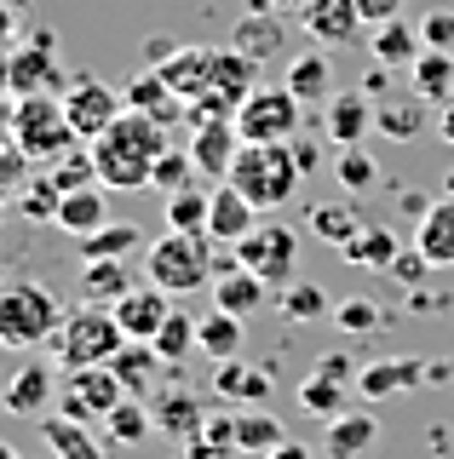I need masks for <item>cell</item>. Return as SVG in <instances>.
<instances>
[{
  "instance_id": "cell-35",
  "label": "cell",
  "mask_w": 454,
  "mask_h": 459,
  "mask_svg": "<svg viewBox=\"0 0 454 459\" xmlns=\"http://www.w3.org/2000/svg\"><path fill=\"white\" fill-rule=\"evenodd\" d=\"M351 391H357V385H345V379H328V373H305V379H300V408L310 413V420L328 425L334 413H345V408H351Z\"/></svg>"
},
{
  "instance_id": "cell-24",
  "label": "cell",
  "mask_w": 454,
  "mask_h": 459,
  "mask_svg": "<svg viewBox=\"0 0 454 459\" xmlns=\"http://www.w3.org/2000/svg\"><path fill=\"white\" fill-rule=\"evenodd\" d=\"M121 98H127V109H138V115H155V121H167V126H173L179 115H184V98L173 92V81H167L162 69H144V75H133Z\"/></svg>"
},
{
  "instance_id": "cell-32",
  "label": "cell",
  "mask_w": 454,
  "mask_h": 459,
  "mask_svg": "<svg viewBox=\"0 0 454 459\" xmlns=\"http://www.w3.org/2000/svg\"><path fill=\"white\" fill-rule=\"evenodd\" d=\"M150 408H155V425H162L167 437H179V442H190L196 430L207 425V408H202V396H190V391H167V396H155Z\"/></svg>"
},
{
  "instance_id": "cell-5",
  "label": "cell",
  "mask_w": 454,
  "mask_h": 459,
  "mask_svg": "<svg viewBox=\"0 0 454 459\" xmlns=\"http://www.w3.org/2000/svg\"><path fill=\"white\" fill-rule=\"evenodd\" d=\"M64 322V305L52 287L40 281H6L0 287V344L6 351H35L58 333Z\"/></svg>"
},
{
  "instance_id": "cell-13",
  "label": "cell",
  "mask_w": 454,
  "mask_h": 459,
  "mask_svg": "<svg viewBox=\"0 0 454 459\" xmlns=\"http://www.w3.org/2000/svg\"><path fill=\"white\" fill-rule=\"evenodd\" d=\"M52 396H58V379H52V362H23L12 373L6 385H0V408L18 413V420H40V413L52 408Z\"/></svg>"
},
{
  "instance_id": "cell-45",
  "label": "cell",
  "mask_w": 454,
  "mask_h": 459,
  "mask_svg": "<svg viewBox=\"0 0 454 459\" xmlns=\"http://www.w3.org/2000/svg\"><path fill=\"white\" fill-rule=\"evenodd\" d=\"M184 184H196V161H190V150H167L162 161H155V190H184Z\"/></svg>"
},
{
  "instance_id": "cell-16",
  "label": "cell",
  "mask_w": 454,
  "mask_h": 459,
  "mask_svg": "<svg viewBox=\"0 0 454 459\" xmlns=\"http://www.w3.org/2000/svg\"><path fill=\"white\" fill-rule=\"evenodd\" d=\"M415 385H425V362H415V356H380V362L357 368V396L362 402H386L397 391H415Z\"/></svg>"
},
{
  "instance_id": "cell-17",
  "label": "cell",
  "mask_w": 454,
  "mask_h": 459,
  "mask_svg": "<svg viewBox=\"0 0 454 459\" xmlns=\"http://www.w3.org/2000/svg\"><path fill=\"white\" fill-rule=\"evenodd\" d=\"M248 230H259V207H253L236 184H219V190H213V207H207V241L236 247Z\"/></svg>"
},
{
  "instance_id": "cell-8",
  "label": "cell",
  "mask_w": 454,
  "mask_h": 459,
  "mask_svg": "<svg viewBox=\"0 0 454 459\" xmlns=\"http://www.w3.org/2000/svg\"><path fill=\"white\" fill-rule=\"evenodd\" d=\"M69 138H75V126H69L64 115V98H23L18 104V150L35 155V161H58L69 150Z\"/></svg>"
},
{
  "instance_id": "cell-55",
  "label": "cell",
  "mask_w": 454,
  "mask_h": 459,
  "mask_svg": "<svg viewBox=\"0 0 454 459\" xmlns=\"http://www.w3.org/2000/svg\"><path fill=\"white\" fill-rule=\"evenodd\" d=\"M173 52H179V40H167V35H155V40H150V64H155V69H162Z\"/></svg>"
},
{
  "instance_id": "cell-56",
  "label": "cell",
  "mask_w": 454,
  "mask_h": 459,
  "mask_svg": "<svg viewBox=\"0 0 454 459\" xmlns=\"http://www.w3.org/2000/svg\"><path fill=\"white\" fill-rule=\"evenodd\" d=\"M265 459H310V448H300V442H282V448L265 454Z\"/></svg>"
},
{
  "instance_id": "cell-25",
  "label": "cell",
  "mask_w": 454,
  "mask_h": 459,
  "mask_svg": "<svg viewBox=\"0 0 454 459\" xmlns=\"http://www.w3.org/2000/svg\"><path fill=\"white\" fill-rule=\"evenodd\" d=\"M282 86H288L300 104H328L334 98V64H328V52H300V57H288V75H282Z\"/></svg>"
},
{
  "instance_id": "cell-33",
  "label": "cell",
  "mask_w": 454,
  "mask_h": 459,
  "mask_svg": "<svg viewBox=\"0 0 454 459\" xmlns=\"http://www.w3.org/2000/svg\"><path fill=\"white\" fill-rule=\"evenodd\" d=\"M408 86H415L425 104H449V98H454V57L437 52V47H425L415 57V69H408Z\"/></svg>"
},
{
  "instance_id": "cell-34",
  "label": "cell",
  "mask_w": 454,
  "mask_h": 459,
  "mask_svg": "<svg viewBox=\"0 0 454 459\" xmlns=\"http://www.w3.org/2000/svg\"><path fill=\"white\" fill-rule=\"evenodd\" d=\"M133 270L121 264V258H98V264H87V276H81V305H116L121 293H133Z\"/></svg>"
},
{
  "instance_id": "cell-43",
  "label": "cell",
  "mask_w": 454,
  "mask_h": 459,
  "mask_svg": "<svg viewBox=\"0 0 454 459\" xmlns=\"http://www.w3.org/2000/svg\"><path fill=\"white\" fill-rule=\"evenodd\" d=\"M334 327L339 333H380V327H386V310H380L374 299H345V305H334Z\"/></svg>"
},
{
  "instance_id": "cell-1",
  "label": "cell",
  "mask_w": 454,
  "mask_h": 459,
  "mask_svg": "<svg viewBox=\"0 0 454 459\" xmlns=\"http://www.w3.org/2000/svg\"><path fill=\"white\" fill-rule=\"evenodd\" d=\"M173 150L167 138V121L138 109H121V121L109 126L104 138H92V172L98 184H116V190H155V161Z\"/></svg>"
},
{
  "instance_id": "cell-11",
  "label": "cell",
  "mask_w": 454,
  "mask_h": 459,
  "mask_svg": "<svg viewBox=\"0 0 454 459\" xmlns=\"http://www.w3.org/2000/svg\"><path fill=\"white\" fill-rule=\"evenodd\" d=\"M236 155H242V133H236L231 115H213V121H196L190 126V161L196 172H207V178H231Z\"/></svg>"
},
{
  "instance_id": "cell-31",
  "label": "cell",
  "mask_w": 454,
  "mask_h": 459,
  "mask_svg": "<svg viewBox=\"0 0 454 459\" xmlns=\"http://www.w3.org/2000/svg\"><path fill=\"white\" fill-rule=\"evenodd\" d=\"M196 351L213 356V362H231V356H242V316H231V310L213 305L202 322H196Z\"/></svg>"
},
{
  "instance_id": "cell-14",
  "label": "cell",
  "mask_w": 454,
  "mask_h": 459,
  "mask_svg": "<svg viewBox=\"0 0 454 459\" xmlns=\"http://www.w3.org/2000/svg\"><path fill=\"white\" fill-rule=\"evenodd\" d=\"M300 23L322 52H334V47H351V40H357L362 12H357V0H310L300 12Z\"/></svg>"
},
{
  "instance_id": "cell-29",
  "label": "cell",
  "mask_w": 454,
  "mask_h": 459,
  "mask_svg": "<svg viewBox=\"0 0 454 459\" xmlns=\"http://www.w3.org/2000/svg\"><path fill=\"white\" fill-rule=\"evenodd\" d=\"M231 47L242 52V57H253V64L276 57V47H282V12H259V6H248V18L236 23Z\"/></svg>"
},
{
  "instance_id": "cell-26",
  "label": "cell",
  "mask_w": 454,
  "mask_h": 459,
  "mask_svg": "<svg viewBox=\"0 0 454 459\" xmlns=\"http://www.w3.org/2000/svg\"><path fill=\"white\" fill-rule=\"evenodd\" d=\"M40 442L52 448V459H104V442L69 413H40Z\"/></svg>"
},
{
  "instance_id": "cell-9",
  "label": "cell",
  "mask_w": 454,
  "mask_h": 459,
  "mask_svg": "<svg viewBox=\"0 0 454 459\" xmlns=\"http://www.w3.org/2000/svg\"><path fill=\"white\" fill-rule=\"evenodd\" d=\"M121 396H127V385L116 379V368H109V362L104 368H69V379H64V391H58V413L92 425V420H104Z\"/></svg>"
},
{
  "instance_id": "cell-2",
  "label": "cell",
  "mask_w": 454,
  "mask_h": 459,
  "mask_svg": "<svg viewBox=\"0 0 454 459\" xmlns=\"http://www.w3.org/2000/svg\"><path fill=\"white\" fill-rule=\"evenodd\" d=\"M224 184H236L259 212H276L305 184V167L293 161V143H242V155H236Z\"/></svg>"
},
{
  "instance_id": "cell-36",
  "label": "cell",
  "mask_w": 454,
  "mask_h": 459,
  "mask_svg": "<svg viewBox=\"0 0 454 459\" xmlns=\"http://www.w3.org/2000/svg\"><path fill=\"white\" fill-rule=\"evenodd\" d=\"M109 368H116V379L127 385V396H144L150 385H155V368H162V356H155L150 339H127Z\"/></svg>"
},
{
  "instance_id": "cell-20",
  "label": "cell",
  "mask_w": 454,
  "mask_h": 459,
  "mask_svg": "<svg viewBox=\"0 0 454 459\" xmlns=\"http://www.w3.org/2000/svg\"><path fill=\"white\" fill-rule=\"evenodd\" d=\"M322 126H328V138L339 150H351L357 138H368V126H374V98L362 92V86H351V92H334L328 109H322Z\"/></svg>"
},
{
  "instance_id": "cell-50",
  "label": "cell",
  "mask_w": 454,
  "mask_h": 459,
  "mask_svg": "<svg viewBox=\"0 0 454 459\" xmlns=\"http://www.w3.org/2000/svg\"><path fill=\"white\" fill-rule=\"evenodd\" d=\"M357 12H362V23L374 29V23H391V18H403V0H357Z\"/></svg>"
},
{
  "instance_id": "cell-40",
  "label": "cell",
  "mask_w": 454,
  "mask_h": 459,
  "mask_svg": "<svg viewBox=\"0 0 454 459\" xmlns=\"http://www.w3.org/2000/svg\"><path fill=\"white\" fill-rule=\"evenodd\" d=\"M104 430H109V442H127V448H133V442H144L155 430V408H144L138 396H121L116 408L104 413Z\"/></svg>"
},
{
  "instance_id": "cell-6",
  "label": "cell",
  "mask_w": 454,
  "mask_h": 459,
  "mask_svg": "<svg viewBox=\"0 0 454 459\" xmlns=\"http://www.w3.org/2000/svg\"><path fill=\"white\" fill-rule=\"evenodd\" d=\"M236 264H248L265 287L300 281V230L276 224V219H259V230H248V236L236 241Z\"/></svg>"
},
{
  "instance_id": "cell-53",
  "label": "cell",
  "mask_w": 454,
  "mask_h": 459,
  "mask_svg": "<svg viewBox=\"0 0 454 459\" xmlns=\"http://www.w3.org/2000/svg\"><path fill=\"white\" fill-rule=\"evenodd\" d=\"M248 6H259V12H282V18H288V12H305L310 0H248Z\"/></svg>"
},
{
  "instance_id": "cell-39",
  "label": "cell",
  "mask_w": 454,
  "mask_h": 459,
  "mask_svg": "<svg viewBox=\"0 0 454 459\" xmlns=\"http://www.w3.org/2000/svg\"><path fill=\"white\" fill-rule=\"evenodd\" d=\"M276 305H282V316H288L293 327H305V322H322V316H334L328 293H322L317 281H288V287H276Z\"/></svg>"
},
{
  "instance_id": "cell-27",
  "label": "cell",
  "mask_w": 454,
  "mask_h": 459,
  "mask_svg": "<svg viewBox=\"0 0 454 459\" xmlns=\"http://www.w3.org/2000/svg\"><path fill=\"white\" fill-rule=\"evenodd\" d=\"M368 52H374V64H386V69H415V57L425 52L420 23H403V18L374 23V40H368Z\"/></svg>"
},
{
  "instance_id": "cell-21",
  "label": "cell",
  "mask_w": 454,
  "mask_h": 459,
  "mask_svg": "<svg viewBox=\"0 0 454 459\" xmlns=\"http://www.w3.org/2000/svg\"><path fill=\"white\" fill-rule=\"evenodd\" d=\"M374 126L397 143H415L425 126H432V104H425L420 92H386L374 104Z\"/></svg>"
},
{
  "instance_id": "cell-10",
  "label": "cell",
  "mask_w": 454,
  "mask_h": 459,
  "mask_svg": "<svg viewBox=\"0 0 454 459\" xmlns=\"http://www.w3.org/2000/svg\"><path fill=\"white\" fill-rule=\"evenodd\" d=\"M121 109H127V98L116 92V86H104V81H92V75H75V86L64 92V115H69V126H75V138H104L109 126L121 121Z\"/></svg>"
},
{
  "instance_id": "cell-18",
  "label": "cell",
  "mask_w": 454,
  "mask_h": 459,
  "mask_svg": "<svg viewBox=\"0 0 454 459\" xmlns=\"http://www.w3.org/2000/svg\"><path fill=\"white\" fill-rule=\"evenodd\" d=\"M265 299H271V287L253 276L248 264H236V253L224 258V264H219V276H213V305H219V310H231V316H242V322H248V316L259 310Z\"/></svg>"
},
{
  "instance_id": "cell-15",
  "label": "cell",
  "mask_w": 454,
  "mask_h": 459,
  "mask_svg": "<svg viewBox=\"0 0 454 459\" xmlns=\"http://www.w3.org/2000/svg\"><path fill=\"white\" fill-rule=\"evenodd\" d=\"M167 299H173V293H162L155 281H144V287H133V293H121L116 305H109V316L121 322L127 339H155V333H162V322H167V310H173Z\"/></svg>"
},
{
  "instance_id": "cell-23",
  "label": "cell",
  "mask_w": 454,
  "mask_h": 459,
  "mask_svg": "<svg viewBox=\"0 0 454 459\" xmlns=\"http://www.w3.org/2000/svg\"><path fill=\"white\" fill-rule=\"evenodd\" d=\"M415 247L432 258L437 270H454V195L432 201V207L420 212V224H415Z\"/></svg>"
},
{
  "instance_id": "cell-51",
  "label": "cell",
  "mask_w": 454,
  "mask_h": 459,
  "mask_svg": "<svg viewBox=\"0 0 454 459\" xmlns=\"http://www.w3.org/2000/svg\"><path fill=\"white\" fill-rule=\"evenodd\" d=\"M293 161H300L305 172H317V161H322V143H317V138H293Z\"/></svg>"
},
{
  "instance_id": "cell-28",
  "label": "cell",
  "mask_w": 454,
  "mask_h": 459,
  "mask_svg": "<svg viewBox=\"0 0 454 459\" xmlns=\"http://www.w3.org/2000/svg\"><path fill=\"white\" fill-rule=\"evenodd\" d=\"M75 253L87 258V264H98V258H133V253H144V230L138 224H127V219H116V224H104V230H92V236H81L75 241Z\"/></svg>"
},
{
  "instance_id": "cell-22",
  "label": "cell",
  "mask_w": 454,
  "mask_h": 459,
  "mask_svg": "<svg viewBox=\"0 0 454 459\" xmlns=\"http://www.w3.org/2000/svg\"><path fill=\"white\" fill-rule=\"evenodd\" d=\"M380 442V420L374 413H334L328 420V430H322V459H357V454H368Z\"/></svg>"
},
{
  "instance_id": "cell-7",
  "label": "cell",
  "mask_w": 454,
  "mask_h": 459,
  "mask_svg": "<svg viewBox=\"0 0 454 459\" xmlns=\"http://www.w3.org/2000/svg\"><path fill=\"white\" fill-rule=\"evenodd\" d=\"M300 98L288 92V86H253V92L236 104V133L242 143H293L300 138Z\"/></svg>"
},
{
  "instance_id": "cell-42",
  "label": "cell",
  "mask_w": 454,
  "mask_h": 459,
  "mask_svg": "<svg viewBox=\"0 0 454 459\" xmlns=\"http://www.w3.org/2000/svg\"><path fill=\"white\" fill-rule=\"evenodd\" d=\"M357 230H362V224H357V212H351L345 201H317V207H310V236L334 241V247H345Z\"/></svg>"
},
{
  "instance_id": "cell-48",
  "label": "cell",
  "mask_w": 454,
  "mask_h": 459,
  "mask_svg": "<svg viewBox=\"0 0 454 459\" xmlns=\"http://www.w3.org/2000/svg\"><path fill=\"white\" fill-rule=\"evenodd\" d=\"M47 69H52V57H47V40H40V47H35V57H30V64H23V57H18V69H12V81H18V86H23V92H35V81H40V75H47Z\"/></svg>"
},
{
  "instance_id": "cell-49",
  "label": "cell",
  "mask_w": 454,
  "mask_h": 459,
  "mask_svg": "<svg viewBox=\"0 0 454 459\" xmlns=\"http://www.w3.org/2000/svg\"><path fill=\"white\" fill-rule=\"evenodd\" d=\"M310 373H328V379H345V385H357V362H351V356H339V351L317 356V368H310Z\"/></svg>"
},
{
  "instance_id": "cell-38",
  "label": "cell",
  "mask_w": 454,
  "mask_h": 459,
  "mask_svg": "<svg viewBox=\"0 0 454 459\" xmlns=\"http://www.w3.org/2000/svg\"><path fill=\"white\" fill-rule=\"evenodd\" d=\"M339 253H345L351 264H368V270H391V258L403 253V247H397V230H391V224H362V230H357V236H351V241H345Z\"/></svg>"
},
{
  "instance_id": "cell-19",
  "label": "cell",
  "mask_w": 454,
  "mask_h": 459,
  "mask_svg": "<svg viewBox=\"0 0 454 459\" xmlns=\"http://www.w3.org/2000/svg\"><path fill=\"white\" fill-rule=\"evenodd\" d=\"M52 224L69 230V236H92V230L109 224V195L104 184H81V190H58V212H52Z\"/></svg>"
},
{
  "instance_id": "cell-46",
  "label": "cell",
  "mask_w": 454,
  "mask_h": 459,
  "mask_svg": "<svg viewBox=\"0 0 454 459\" xmlns=\"http://www.w3.org/2000/svg\"><path fill=\"white\" fill-rule=\"evenodd\" d=\"M420 40L437 47V52H449L454 47V12H425V18H420Z\"/></svg>"
},
{
  "instance_id": "cell-41",
  "label": "cell",
  "mask_w": 454,
  "mask_h": 459,
  "mask_svg": "<svg viewBox=\"0 0 454 459\" xmlns=\"http://www.w3.org/2000/svg\"><path fill=\"white\" fill-rule=\"evenodd\" d=\"M196 322H202V316H184V310H167L162 333L150 339V344H155V356H162V362H184V356L196 351Z\"/></svg>"
},
{
  "instance_id": "cell-58",
  "label": "cell",
  "mask_w": 454,
  "mask_h": 459,
  "mask_svg": "<svg viewBox=\"0 0 454 459\" xmlns=\"http://www.w3.org/2000/svg\"><path fill=\"white\" fill-rule=\"evenodd\" d=\"M0 224H6V201H0Z\"/></svg>"
},
{
  "instance_id": "cell-3",
  "label": "cell",
  "mask_w": 454,
  "mask_h": 459,
  "mask_svg": "<svg viewBox=\"0 0 454 459\" xmlns=\"http://www.w3.org/2000/svg\"><path fill=\"white\" fill-rule=\"evenodd\" d=\"M144 276L162 287V293H202V287H213V276H219V264H213V241L207 236H190V230H167L162 241H150L144 247Z\"/></svg>"
},
{
  "instance_id": "cell-57",
  "label": "cell",
  "mask_w": 454,
  "mask_h": 459,
  "mask_svg": "<svg viewBox=\"0 0 454 459\" xmlns=\"http://www.w3.org/2000/svg\"><path fill=\"white\" fill-rule=\"evenodd\" d=\"M0 459H23V454H18V448H6V442H0Z\"/></svg>"
},
{
  "instance_id": "cell-30",
  "label": "cell",
  "mask_w": 454,
  "mask_h": 459,
  "mask_svg": "<svg viewBox=\"0 0 454 459\" xmlns=\"http://www.w3.org/2000/svg\"><path fill=\"white\" fill-rule=\"evenodd\" d=\"M282 420L276 413H265V408H236V454L242 459H265V454H276L282 448Z\"/></svg>"
},
{
  "instance_id": "cell-47",
  "label": "cell",
  "mask_w": 454,
  "mask_h": 459,
  "mask_svg": "<svg viewBox=\"0 0 454 459\" xmlns=\"http://www.w3.org/2000/svg\"><path fill=\"white\" fill-rule=\"evenodd\" d=\"M425 270H437V264H432V258H425L420 247H415V253H397V258H391V276L403 281V287H420V281H425Z\"/></svg>"
},
{
  "instance_id": "cell-44",
  "label": "cell",
  "mask_w": 454,
  "mask_h": 459,
  "mask_svg": "<svg viewBox=\"0 0 454 459\" xmlns=\"http://www.w3.org/2000/svg\"><path fill=\"white\" fill-rule=\"evenodd\" d=\"M334 178L345 184L351 195H362L368 184L380 178V167H374V155H368V150H357V143H351V150H339V161H334Z\"/></svg>"
},
{
  "instance_id": "cell-4",
  "label": "cell",
  "mask_w": 454,
  "mask_h": 459,
  "mask_svg": "<svg viewBox=\"0 0 454 459\" xmlns=\"http://www.w3.org/2000/svg\"><path fill=\"white\" fill-rule=\"evenodd\" d=\"M47 344H52V362L58 368H104V362H116L127 333L104 305H75V310H64L58 333Z\"/></svg>"
},
{
  "instance_id": "cell-12",
  "label": "cell",
  "mask_w": 454,
  "mask_h": 459,
  "mask_svg": "<svg viewBox=\"0 0 454 459\" xmlns=\"http://www.w3.org/2000/svg\"><path fill=\"white\" fill-rule=\"evenodd\" d=\"M271 391H276L271 368H253V362H242V356H231V362L213 368V396H219L224 408H265Z\"/></svg>"
},
{
  "instance_id": "cell-52",
  "label": "cell",
  "mask_w": 454,
  "mask_h": 459,
  "mask_svg": "<svg viewBox=\"0 0 454 459\" xmlns=\"http://www.w3.org/2000/svg\"><path fill=\"white\" fill-rule=\"evenodd\" d=\"M386 81H391V69H386V64H374V69L362 75V92H368V98H386Z\"/></svg>"
},
{
  "instance_id": "cell-54",
  "label": "cell",
  "mask_w": 454,
  "mask_h": 459,
  "mask_svg": "<svg viewBox=\"0 0 454 459\" xmlns=\"http://www.w3.org/2000/svg\"><path fill=\"white\" fill-rule=\"evenodd\" d=\"M437 138L454 143V98H449V104H437Z\"/></svg>"
},
{
  "instance_id": "cell-37",
  "label": "cell",
  "mask_w": 454,
  "mask_h": 459,
  "mask_svg": "<svg viewBox=\"0 0 454 459\" xmlns=\"http://www.w3.org/2000/svg\"><path fill=\"white\" fill-rule=\"evenodd\" d=\"M207 207H213V190H202V184H184V190H173V195L162 201V219H167V230L207 236Z\"/></svg>"
}]
</instances>
